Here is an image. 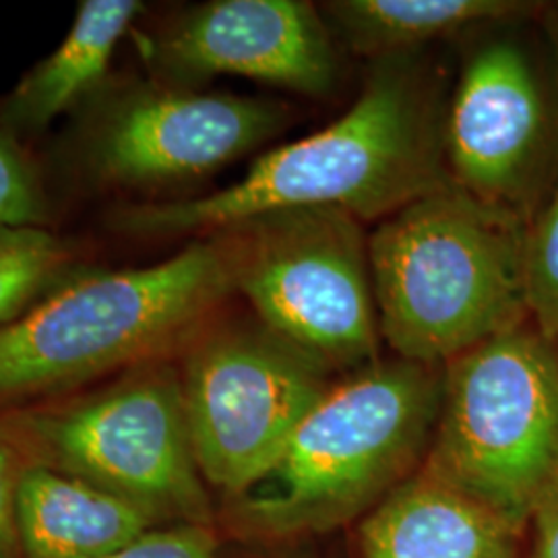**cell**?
<instances>
[{
	"label": "cell",
	"instance_id": "cell-1",
	"mask_svg": "<svg viewBox=\"0 0 558 558\" xmlns=\"http://www.w3.org/2000/svg\"><path fill=\"white\" fill-rule=\"evenodd\" d=\"M439 94L412 54L375 62L359 98L313 135L263 154L214 195L141 205L117 228L141 236L223 232L288 209H339L380 221L449 180Z\"/></svg>",
	"mask_w": 558,
	"mask_h": 558
},
{
	"label": "cell",
	"instance_id": "cell-2",
	"mask_svg": "<svg viewBox=\"0 0 558 558\" xmlns=\"http://www.w3.org/2000/svg\"><path fill=\"white\" fill-rule=\"evenodd\" d=\"M380 339L398 359L451 362L521 325L525 232L447 180L368 234Z\"/></svg>",
	"mask_w": 558,
	"mask_h": 558
},
{
	"label": "cell",
	"instance_id": "cell-3",
	"mask_svg": "<svg viewBox=\"0 0 558 558\" xmlns=\"http://www.w3.org/2000/svg\"><path fill=\"white\" fill-rule=\"evenodd\" d=\"M236 290L230 240H201L141 269L64 281L0 329V401L29 398L151 359Z\"/></svg>",
	"mask_w": 558,
	"mask_h": 558
},
{
	"label": "cell",
	"instance_id": "cell-4",
	"mask_svg": "<svg viewBox=\"0 0 558 558\" xmlns=\"http://www.w3.org/2000/svg\"><path fill=\"white\" fill-rule=\"evenodd\" d=\"M440 398L435 366L403 359L331 385L260 482L267 488L248 500L251 518L265 532L292 534L354 515L418 456Z\"/></svg>",
	"mask_w": 558,
	"mask_h": 558
},
{
	"label": "cell",
	"instance_id": "cell-5",
	"mask_svg": "<svg viewBox=\"0 0 558 558\" xmlns=\"http://www.w3.org/2000/svg\"><path fill=\"white\" fill-rule=\"evenodd\" d=\"M521 325L447 362L426 474L518 527L558 484V356Z\"/></svg>",
	"mask_w": 558,
	"mask_h": 558
},
{
	"label": "cell",
	"instance_id": "cell-6",
	"mask_svg": "<svg viewBox=\"0 0 558 558\" xmlns=\"http://www.w3.org/2000/svg\"><path fill=\"white\" fill-rule=\"evenodd\" d=\"M236 290L260 323L325 366H359L379 352L368 236L339 209H288L221 232Z\"/></svg>",
	"mask_w": 558,
	"mask_h": 558
},
{
	"label": "cell",
	"instance_id": "cell-7",
	"mask_svg": "<svg viewBox=\"0 0 558 558\" xmlns=\"http://www.w3.org/2000/svg\"><path fill=\"white\" fill-rule=\"evenodd\" d=\"M327 371L260 320L203 339L182 379L201 476L232 495L257 488L331 387Z\"/></svg>",
	"mask_w": 558,
	"mask_h": 558
},
{
	"label": "cell",
	"instance_id": "cell-8",
	"mask_svg": "<svg viewBox=\"0 0 558 558\" xmlns=\"http://www.w3.org/2000/svg\"><path fill=\"white\" fill-rule=\"evenodd\" d=\"M21 435L54 470L135 502L154 518L209 515L184 410L182 380L151 368L57 412L20 420Z\"/></svg>",
	"mask_w": 558,
	"mask_h": 558
},
{
	"label": "cell",
	"instance_id": "cell-9",
	"mask_svg": "<svg viewBox=\"0 0 558 558\" xmlns=\"http://www.w3.org/2000/svg\"><path fill=\"white\" fill-rule=\"evenodd\" d=\"M286 126L278 101L186 89H137L101 117L87 161L106 182L145 186L197 179Z\"/></svg>",
	"mask_w": 558,
	"mask_h": 558
},
{
	"label": "cell",
	"instance_id": "cell-10",
	"mask_svg": "<svg viewBox=\"0 0 558 558\" xmlns=\"http://www.w3.org/2000/svg\"><path fill=\"white\" fill-rule=\"evenodd\" d=\"M151 59L179 80L236 75L319 98L339 59L319 9L306 0H214L151 41Z\"/></svg>",
	"mask_w": 558,
	"mask_h": 558
},
{
	"label": "cell",
	"instance_id": "cell-11",
	"mask_svg": "<svg viewBox=\"0 0 558 558\" xmlns=\"http://www.w3.org/2000/svg\"><path fill=\"white\" fill-rule=\"evenodd\" d=\"M544 135L546 101L527 54L511 40L482 44L465 60L445 112L449 180L511 211L509 203L538 160Z\"/></svg>",
	"mask_w": 558,
	"mask_h": 558
},
{
	"label": "cell",
	"instance_id": "cell-12",
	"mask_svg": "<svg viewBox=\"0 0 558 558\" xmlns=\"http://www.w3.org/2000/svg\"><path fill=\"white\" fill-rule=\"evenodd\" d=\"M515 525L430 474L403 482L360 530L362 558H515Z\"/></svg>",
	"mask_w": 558,
	"mask_h": 558
},
{
	"label": "cell",
	"instance_id": "cell-13",
	"mask_svg": "<svg viewBox=\"0 0 558 558\" xmlns=\"http://www.w3.org/2000/svg\"><path fill=\"white\" fill-rule=\"evenodd\" d=\"M17 521L27 558H106L151 532L156 518L87 480L27 465Z\"/></svg>",
	"mask_w": 558,
	"mask_h": 558
},
{
	"label": "cell",
	"instance_id": "cell-14",
	"mask_svg": "<svg viewBox=\"0 0 558 558\" xmlns=\"http://www.w3.org/2000/svg\"><path fill=\"white\" fill-rule=\"evenodd\" d=\"M143 9L137 0H85L59 48L21 81L7 117L23 129H44L96 87L122 34Z\"/></svg>",
	"mask_w": 558,
	"mask_h": 558
},
{
	"label": "cell",
	"instance_id": "cell-15",
	"mask_svg": "<svg viewBox=\"0 0 558 558\" xmlns=\"http://www.w3.org/2000/svg\"><path fill=\"white\" fill-rule=\"evenodd\" d=\"M527 7L513 0H329L319 11L354 52L380 60L414 54L474 25L511 20Z\"/></svg>",
	"mask_w": 558,
	"mask_h": 558
},
{
	"label": "cell",
	"instance_id": "cell-16",
	"mask_svg": "<svg viewBox=\"0 0 558 558\" xmlns=\"http://www.w3.org/2000/svg\"><path fill=\"white\" fill-rule=\"evenodd\" d=\"M66 248L41 228H0V329L50 283Z\"/></svg>",
	"mask_w": 558,
	"mask_h": 558
},
{
	"label": "cell",
	"instance_id": "cell-17",
	"mask_svg": "<svg viewBox=\"0 0 558 558\" xmlns=\"http://www.w3.org/2000/svg\"><path fill=\"white\" fill-rule=\"evenodd\" d=\"M525 299L539 333L558 338V189L525 234Z\"/></svg>",
	"mask_w": 558,
	"mask_h": 558
},
{
	"label": "cell",
	"instance_id": "cell-18",
	"mask_svg": "<svg viewBox=\"0 0 558 558\" xmlns=\"http://www.w3.org/2000/svg\"><path fill=\"white\" fill-rule=\"evenodd\" d=\"M44 220L38 174L20 145L0 133V228H40Z\"/></svg>",
	"mask_w": 558,
	"mask_h": 558
},
{
	"label": "cell",
	"instance_id": "cell-19",
	"mask_svg": "<svg viewBox=\"0 0 558 558\" xmlns=\"http://www.w3.org/2000/svg\"><path fill=\"white\" fill-rule=\"evenodd\" d=\"M106 558H218V538L205 523L151 530Z\"/></svg>",
	"mask_w": 558,
	"mask_h": 558
},
{
	"label": "cell",
	"instance_id": "cell-20",
	"mask_svg": "<svg viewBox=\"0 0 558 558\" xmlns=\"http://www.w3.org/2000/svg\"><path fill=\"white\" fill-rule=\"evenodd\" d=\"M23 465L15 440L0 433V558H17L21 553L20 505L21 476Z\"/></svg>",
	"mask_w": 558,
	"mask_h": 558
},
{
	"label": "cell",
	"instance_id": "cell-21",
	"mask_svg": "<svg viewBox=\"0 0 558 558\" xmlns=\"http://www.w3.org/2000/svg\"><path fill=\"white\" fill-rule=\"evenodd\" d=\"M532 518L536 534L527 558H558V484L539 500Z\"/></svg>",
	"mask_w": 558,
	"mask_h": 558
},
{
	"label": "cell",
	"instance_id": "cell-22",
	"mask_svg": "<svg viewBox=\"0 0 558 558\" xmlns=\"http://www.w3.org/2000/svg\"><path fill=\"white\" fill-rule=\"evenodd\" d=\"M555 343H557V348H555V350H557V356H558V338L555 339Z\"/></svg>",
	"mask_w": 558,
	"mask_h": 558
}]
</instances>
